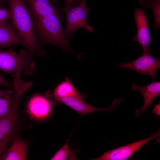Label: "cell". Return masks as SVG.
<instances>
[{
	"instance_id": "6da1fadb",
	"label": "cell",
	"mask_w": 160,
	"mask_h": 160,
	"mask_svg": "<svg viewBox=\"0 0 160 160\" xmlns=\"http://www.w3.org/2000/svg\"><path fill=\"white\" fill-rule=\"evenodd\" d=\"M16 31L23 40L24 46L32 55H44L34 31L31 13L24 0H6Z\"/></svg>"
},
{
	"instance_id": "7a4b0ae2",
	"label": "cell",
	"mask_w": 160,
	"mask_h": 160,
	"mask_svg": "<svg viewBox=\"0 0 160 160\" xmlns=\"http://www.w3.org/2000/svg\"><path fill=\"white\" fill-rule=\"evenodd\" d=\"M32 19L39 43L55 46L64 52L76 53L70 48L68 38L63 32L59 12Z\"/></svg>"
},
{
	"instance_id": "3957f363",
	"label": "cell",
	"mask_w": 160,
	"mask_h": 160,
	"mask_svg": "<svg viewBox=\"0 0 160 160\" xmlns=\"http://www.w3.org/2000/svg\"><path fill=\"white\" fill-rule=\"evenodd\" d=\"M32 55L24 49L20 50L18 54L12 48L7 51H0V69L12 75L20 69L23 71V76H30L35 69Z\"/></svg>"
},
{
	"instance_id": "277c9868",
	"label": "cell",
	"mask_w": 160,
	"mask_h": 160,
	"mask_svg": "<svg viewBox=\"0 0 160 160\" xmlns=\"http://www.w3.org/2000/svg\"><path fill=\"white\" fill-rule=\"evenodd\" d=\"M86 1L81 0L77 5H72L60 11L65 15L66 26L63 30L68 38L71 37L74 31L81 28L93 32V29L89 25L87 20L90 9L87 7Z\"/></svg>"
},
{
	"instance_id": "5b68a950",
	"label": "cell",
	"mask_w": 160,
	"mask_h": 160,
	"mask_svg": "<svg viewBox=\"0 0 160 160\" xmlns=\"http://www.w3.org/2000/svg\"><path fill=\"white\" fill-rule=\"evenodd\" d=\"M159 128L156 132L153 133L147 138L109 151L99 157L90 159L92 160H126L129 159L133 155L151 140L155 139L160 140Z\"/></svg>"
},
{
	"instance_id": "8992f818",
	"label": "cell",
	"mask_w": 160,
	"mask_h": 160,
	"mask_svg": "<svg viewBox=\"0 0 160 160\" xmlns=\"http://www.w3.org/2000/svg\"><path fill=\"white\" fill-rule=\"evenodd\" d=\"M117 66L133 70L139 74L151 76L154 80L156 73L160 66V60L143 52L135 60L129 63L117 64Z\"/></svg>"
},
{
	"instance_id": "52a82bcc",
	"label": "cell",
	"mask_w": 160,
	"mask_h": 160,
	"mask_svg": "<svg viewBox=\"0 0 160 160\" xmlns=\"http://www.w3.org/2000/svg\"><path fill=\"white\" fill-rule=\"evenodd\" d=\"M134 19L137 29L136 33L133 41L138 43L143 49V52L151 55V51L149 45L152 41L151 38L149 26L144 9L135 7Z\"/></svg>"
},
{
	"instance_id": "ba28073f",
	"label": "cell",
	"mask_w": 160,
	"mask_h": 160,
	"mask_svg": "<svg viewBox=\"0 0 160 160\" xmlns=\"http://www.w3.org/2000/svg\"><path fill=\"white\" fill-rule=\"evenodd\" d=\"M84 100L80 97H71L62 99L58 102L63 103L75 110L82 117L87 114L97 111H110L117 106L124 99H116L110 107L105 108H99L91 106L85 102Z\"/></svg>"
},
{
	"instance_id": "9c48e42d",
	"label": "cell",
	"mask_w": 160,
	"mask_h": 160,
	"mask_svg": "<svg viewBox=\"0 0 160 160\" xmlns=\"http://www.w3.org/2000/svg\"><path fill=\"white\" fill-rule=\"evenodd\" d=\"M132 88L134 91H138L141 92L143 97V106L136 111V116H139L145 112L154 99L160 95V82L153 81L150 84L143 86H138L134 83L132 85Z\"/></svg>"
},
{
	"instance_id": "30bf717a",
	"label": "cell",
	"mask_w": 160,
	"mask_h": 160,
	"mask_svg": "<svg viewBox=\"0 0 160 160\" xmlns=\"http://www.w3.org/2000/svg\"><path fill=\"white\" fill-rule=\"evenodd\" d=\"M51 104L46 97L36 95L30 100L27 105L28 112L32 117L38 119L44 118L51 110Z\"/></svg>"
},
{
	"instance_id": "8fae6325",
	"label": "cell",
	"mask_w": 160,
	"mask_h": 160,
	"mask_svg": "<svg viewBox=\"0 0 160 160\" xmlns=\"http://www.w3.org/2000/svg\"><path fill=\"white\" fill-rule=\"evenodd\" d=\"M29 7L33 18L59 12L51 0H24Z\"/></svg>"
},
{
	"instance_id": "7c38bea8",
	"label": "cell",
	"mask_w": 160,
	"mask_h": 160,
	"mask_svg": "<svg viewBox=\"0 0 160 160\" xmlns=\"http://www.w3.org/2000/svg\"><path fill=\"white\" fill-rule=\"evenodd\" d=\"M24 45L23 39L12 23L7 22L0 24V48L7 47L16 44Z\"/></svg>"
},
{
	"instance_id": "4fadbf2b",
	"label": "cell",
	"mask_w": 160,
	"mask_h": 160,
	"mask_svg": "<svg viewBox=\"0 0 160 160\" xmlns=\"http://www.w3.org/2000/svg\"><path fill=\"white\" fill-rule=\"evenodd\" d=\"M53 98L57 102L62 99L71 97H80L85 100L86 96L79 92L67 76L59 83L52 93Z\"/></svg>"
},
{
	"instance_id": "5bb4252c",
	"label": "cell",
	"mask_w": 160,
	"mask_h": 160,
	"mask_svg": "<svg viewBox=\"0 0 160 160\" xmlns=\"http://www.w3.org/2000/svg\"><path fill=\"white\" fill-rule=\"evenodd\" d=\"M27 148V143L25 141L18 138H15L0 160H26Z\"/></svg>"
},
{
	"instance_id": "9a60e30c",
	"label": "cell",
	"mask_w": 160,
	"mask_h": 160,
	"mask_svg": "<svg viewBox=\"0 0 160 160\" xmlns=\"http://www.w3.org/2000/svg\"><path fill=\"white\" fill-rule=\"evenodd\" d=\"M140 5L144 9L149 8L152 10L154 21V29L159 30L160 27V0H140Z\"/></svg>"
},
{
	"instance_id": "2e32d148",
	"label": "cell",
	"mask_w": 160,
	"mask_h": 160,
	"mask_svg": "<svg viewBox=\"0 0 160 160\" xmlns=\"http://www.w3.org/2000/svg\"><path fill=\"white\" fill-rule=\"evenodd\" d=\"M69 138L65 143L50 159L51 160H76L75 152L71 150L68 144Z\"/></svg>"
},
{
	"instance_id": "e0dca14e",
	"label": "cell",
	"mask_w": 160,
	"mask_h": 160,
	"mask_svg": "<svg viewBox=\"0 0 160 160\" xmlns=\"http://www.w3.org/2000/svg\"><path fill=\"white\" fill-rule=\"evenodd\" d=\"M12 99V95L0 98V120L9 114Z\"/></svg>"
},
{
	"instance_id": "ac0fdd59",
	"label": "cell",
	"mask_w": 160,
	"mask_h": 160,
	"mask_svg": "<svg viewBox=\"0 0 160 160\" xmlns=\"http://www.w3.org/2000/svg\"><path fill=\"white\" fill-rule=\"evenodd\" d=\"M11 14L9 10L6 7L0 6V24L11 20Z\"/></svg>"
},
{
	"instance_id": "d6986e66",
	"label": "cell",
	"mask_w": 160,
	"mask_h": 160,
	"mask_svg": "<svg viewBox=\"0 0 160 160\" xmlns=\"http://www.w3.org/2000/svg\"><path fill=\"white\" fill-rule=\"evenodd\" d=\"M81 0H65L63 6L59 10L60 11L73 5L79 4Z\"/></svg>"
},
{
	"instance_id": "ffe728a7",
	"label": "cell",
	"mask_w": 160,
	"mask_h": 160,
	"mask_svg": "<svg viewBox=\"0 0 160 160\" xmlns=\"http://www.w3.org/2000/svg\"><path fill=\"white\" fill-rule=\"evenodd\" d=\"M9 142L0 140V159L7 151L6 149Z\"/></svg>"
},
{
	"instance_id": "44dd1931",
	"label": "cell",
	"mask_w": 160,
	"mask_h": 160,
	"mask_svg": "<svg viewBox=\"0 0 160 160\" xmlns=\"http://www.w3.org/2000/svg\"><path fill=\"white\" fill-rule=\"evenodd\" d=\"M0 86L7 87L11 89L14 88L13 84L7 81L0 73Z\"/></svg>"
},
{
	"instance_id": "7402d4cb",
	"label": "cell",
	"mask_w": 160,
	"mask_h": 160,
	"mask_svg": "<svg viewBox=\"0 0 160 160\" xmlns=\"http://www.w3.org/2000/svg\"><path fill=\"white\" fill-rule=\"evenodd\" d=\"M12 93V91L9 89H0V98L7 95H11Z\"/></svg>"
},
{
	"instance_id": "603a6c76",
	"label": "cell",
	"mask_w": 160,
	"mask_h": 160,
	"mask_svg": "<svg viewBox=\"0 0 160 160\" xmlns=\"http://www.w3.org/2000/svg\"><path fill=\"white\" fill-rule=\"evenodd\" d=\"M10 137L7 136L0 129V140L3 141H9Z\"/></svg>"
},
{
	"instance_id": "cb8c5ba5",
	"label": "cell",
	"mask_w": 160,
	"mask_h": 160,
	"mask_svg": "<svg viewBox=\"0 0 160 160\" xmlns=\"http://www.w3.org/2000/svg\"><path fill=\"white\" fill-rule=\"evenodd\" d=\"M160 103L154 106L153 108V111L154 113L159 115L160 113Z\"/></svg>"
},
{
	"instance_id": "d4e9b609",
	"label": "cell",
	"mask_w": 160,
	"mask_h": 160,
	"mask_svg": "<svg viewBox=\"0 0 160 160\" xmlns=\"http://www.w3.org/2000/svg\"><path fill=\"white\" fill-rule=\"evenodd\" d=\"M2 1L0 0V4H1Z\"/></svg>"
}]
</instances>
